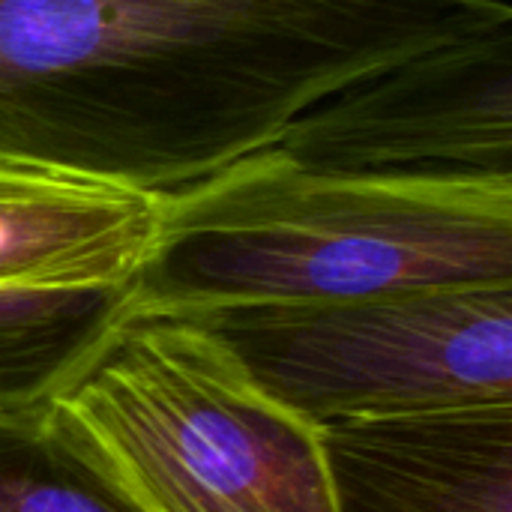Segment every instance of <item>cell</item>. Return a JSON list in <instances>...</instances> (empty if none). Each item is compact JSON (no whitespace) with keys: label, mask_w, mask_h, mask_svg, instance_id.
<instances>
[{"label":"cell","mask_w":512,"mask_h":512,"mask_svg":"<svg viewBox=\"0 0 512 512\" xmlns=\"http://www.w3.org/2000/svg\"><path fill=\"white\" fill-rule=\"evenodd\" d=\"M510 0H0V165L168 195Z\"/></svg>","instance_id":"1"},{"label":"cell","mask_w":512,"mask_h":512,"mask_svg":"<svg viewBox=\"0 0 512 512\" xmlns=\"http://www.w3.org/2000/svg\"><path fill=\"white\" fill-rule=\"evenodd\" d=\"M512 285V174L345 171L276 144L156 195L129 303L168 315Z\"/></svg>","instance_id":"2"},{"label":"cell","mask_w":512,"mask_h":512,"mask_svg":"<svg viewBox=\"0 0 512 512\" xmlns=\"http://www.w3.org/2000/svg\"><path fill=\"white\" fill-rule=\"evenodd\" d=\"M36 426L129 512H342L324 429L198 318L126 303Z\"/></svg>","instance_id":"3"},{"label":"cell","mask_w":512,"mask_h":512,"mask_svg":"<svg viewBox=\"0 0 512 512\" xmlns=\"http://www.w3.org/2000/svg\"><path fill=\"white\" fill-rule=\"evenodd\" d=\"M186 318L321 429L512 405V285Z\"/></svg>","instance_id":"4"},{"label":"cell","mask_w":512,"mask_h":512,"mask_svg":"<svg viewBox=\"0 0 512 512\" xmlns=\"http://www.w3.org/2000/svg\"><path fill=\"white\" fill-rule=\"evenodd\" d=\"M276 147L318 168L512 174V27L411 54L339 87Z\"/></svg>","instance_id":"5"},{"label":"cell","mask_w":512,"mask_h":512,"mask_svg":"<svg viewBox=\"0 0 512 512\" xmlns=\"http://www.w3.org/2000/svg\"><path fill=\"white\" fill-rule=\"evenodd\" d=\"M342 512H512V405L324 429Z\"/></svg>","instance_id":"6"},{"label":"cell","mask_w":512,"mask_h":512,"mask_svg":"<svg viewBox=\"0 0 512 512\" xmlns=\"http://www.w3.org/2000/svg\"><path fill=\"white\" fill-rule=\"evenodd\" d=\"M156 198L0 165V291L132 288Z\"/></svg>","instance_id":"7"},{"label":"cell","mask_w":512,"mask_h":512,"mask_svg":"<svg viewBox=\"0 0 512 512\" xmlns=\"http://www.w3.org/2000/svg\"><path fill=\"white\" fill-rule=\"evenodd\" d=\"M129 291H0V411L39 408L123 312Z\"/></svg>","instance_id":"8"},{"label":"cell","mask_w":512,"mask_h":512,"mask_svg":"<svg viewBox=\"0 0 512 512\" xmlns=\"http://www.w3.org/2000/svg\"><path fill=\"white\" fill-rule=\"evenodd\" d=\"M33 411H0V512H129L63 459Z\"/></svg>","instance_id":"9"}]
</instances>
